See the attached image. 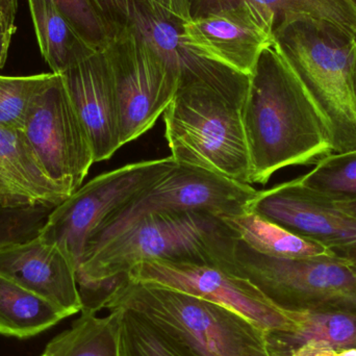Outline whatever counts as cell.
Instances as JSON below:
<instances>
[{
	"label": "cell",
	"instance_id": "obj_1",
	"mask_svg": "<svg viewBox=\"0 0 356 356\" xmlns=\"http://www.w3.org/2000/svg\"><path fill=\"white\" fill-rule=\"evenodd\" d=\"M249 184L288 167L315 166L334 154L330 127L275 42L250 76L243 111Z\"/></svg>",
	"mask_w": 356,
	"mask_h": 356
},
{
	"label": "cell",
	"instance_id": "obj_2",
	"mask_svg": "<svg viewBox=\"0 0 356 356\" xmlns=\"http://www.w3.org/2000/svg\"><path fill=\"white\" fill-rule=\"evenodd\" d=\"M238 234L223 216L201 209L146 213L83 254L77 280L83 307L148 259L216 266L227 270Z\"/></svg>",
	"mask_w": 356,
	"mask_h": 356
},
{
	"label": "cell",
	"instance_id": "obj_3",
	"mask_svg": "<svg viewBox=\"0 0 356 356\" xmlns=\"http://www.w3.org/2000/svg\"><path fill=\"white\" fill-rule=\"evenodd\" d=\"M250 77L223 65L178 81L164 115L171 158L249 184L243 111Z\"/></svg>",
	"mask_w": 356,
	"mask_h": 356
},
{
	"label": "cell",
	"instance_id": "obj_4",
	"mask_svg": "<svg viewBox=\"0 0 356 356\" xmlns=\"http://www.w3.org/2000/svg\"><path fill=\"white\" fill-rule=\"evenodd\" d=\"M89 309L129 312L179 356H273L269 332L254 322L160 284L122 278Z\"/></svg>",
	"mask_w": 356,
	"mask_h": 356
},
{
	"label": "cell",
	"instance_id": "obj_5",
	"mask_svg": "<svg viewBox=\"0 0 356 356\" xmlns=\"http://www.w3.org/2000/svg\"><path fill=\"white\" fill-rule=\"evenodd\" d=\"M275 43L323 115L334 154L356 150V41L307 23L290 25Z\"/></svg>",
	"mask_w": 356,
	"mask_h": 356
},
{
	"label": "cell",
	"instance_id": "obj_6",
	"mask_svg": "<svg viewBox=\"0 0 356 356\" xmlns=\"http://www.w3.org/2000/svg\"><path fill=\"white\" fill-rule=\"evenodd\" d=\"M228 271L247 278L288 309H356V266L334 254L280 259L253 250L236 238Z\"/></svg>",
	"mask_w": 356,
	"mask_h": 356
},
{
	"label": "cell",
	"instance_id": "obj_7",
	"mask_svg": "<svg viewBox=\"0 0 356 356\" xmlns=\"http://www.w3.org/2000/svg\"><path fill=\"white\" fill-rule=\"evenodd\" d=\"M171 156L125 165L98 175L52 209L39 236L62 249L79 267L90 236L117 209L166 177Z\"/></svg>",
	"mask_w": 356,
	"mask_h": 356
},
{
	"label": "cell",
	"instance_id": "obj_8",
	"mask_svg": "<svg viewBox=\"0 0 356 356\" xmlns=\"http://www.w3.org/2000/svg\"><path fill=\"white\" fill-rule=\"evenodd\" d=\"M257 193L251 184L177 163L166 177L106 218L90 236L83 254L120 234L146 213L169 209H201L232 217L247 213Z\"/></svg>",
	"mask_w": 356,
	"mask_h": 356
},
{
	"label": "cell",
	"instance_id": "obj_9",
	"mask_svg": "<svg viewBox=\"0 0 356 356\" xmlns=\"http://www.w3.org/2000/svg\"><path fill=\"white\" fill-rule=\"evenodd\" d=\"M102 46L120 110L122 146L147 133L177 91V75L133 33L106 27Z\"/></svg>",
	"mask_w": 356,
	"mask_h": 356
},
{
	"label": "cell",
	"instance_id": "obj_10",
	"mask_svg": "<svg viewBox=\"0 0 356 356\" xmlns=\"http://www.w3.org/2000/svg\"><path fill=\"white\" fill-rule=\"evenodd\" d=\"M127 277L211 301L244 316L270 334L291 337L298 330L296 309L277 305L250 280L223 268L148 259L135 266Z\"/></svg>",
	"mask_w": 356,
	"mask_h": 356
},
{
	"label": "cell",
	"instance_id": "obj_11",
	"mask_svg": "<svg viewBox=\"0 0 356 356\" xmlns=\"http://www.w3.org/2000/svg\"><path fill=\"white\" fill-rule=\"evenodd\" d=\"M22 131L45 175L69 195L79 190L95 159L60 74L37 96Z\"/></svg>",
	"mask_w": 356,
	"mask_h": 356
},
{
	"label": "cell",
	"instance_id": "obj_12",
	"mask_svg": "<svg viewBox=\"0 0 356 356\" xmlns=\"http://www.w3.org/2000/svg\"><path fill=\"white\" fill-rule=\"evenodd\" d=\"M248 211L319 243L356 266V218L334 201L305 188L298 177L257 191Z\"/></svg>",
	"mask_w": 356,
	"mask_h": 356
},
{
	"label": "cell",
	"instance_id": "obj_13",
	"mask_svg": "<svg viewBox=\"0 0 356 356\" xmlns=\"http://www.w3.org/2000/svg\"><path fill=\"white\" fill-rule=\"evenodd\" d=\"M275 20L250 3L192 18L181 25L184 43L201 58L250 77L275 42Z\"/></svg>",
	"mask_w": 356,
	"mask_h": 356
},
{
	"label": "cell",
	"instance_id": "obj_14",
	"mask_svg": "<svg viewBox=\"0 0 356 356\" xmlns=\"http://www.w3.org/2000/svg\"><path fill=\"white\" fill-rule=\"evenodd\" d=\"M60 76L89 134L95 163L112 158L122 147L120 110L102 48H87Z\"/></svg>",
	"mask_w": 356,
	"mask_h": 356
},
{
	"label": "cell",
	"instance_id": "obj_15",
	"mask_svg": "<svg viewBox=\"0 0 356 356\" xmlns=\"http://www.w3.org/2000/svg\"><path fill=\"white\" fill-rule=\"evenodd\" d=\"M0 274L45 299L67 317L83 311L74 263L39 234L0 248Z\"/></svg>",
	"mask_w": 356,
	"mask_h": 356
},
{
	"label": "cell",
	"instance_id": "obj_16",
	"mask_svg": "<svg viewBox=\"0 0 356 356\" xmlns=\"http://www.w3.org/2000/svg\"><path fill=\"white\" fill-rule=\"evenodd\" d=\"M192 18L250 3L270 13L275 35L290 25L307 23L339 33H349L356 25V0H190Z\"/></svg>",
	"mask_w": 356,
	"mask_h": 356
},
{
	"label": "cell",
	"instance_id": "obj_17",
	"mask_svg": "<svg viewBox=\"0 0 356 356\" xmlns=\"http://www.w3.org/2000/svg\"><path fill=\"white\" fill-rule=\"evenodd\" d=\"M0 181L18 198L58 207L70 195L44 172L22 131L0 125Z\"/></svg>",
	"mask_w": 356,
	"mask_h": 356
},
{
	"label": "cell",
	"instance_id": "obj_18",
	"mask_svg": "<svg viewBox=\"0 0 356 356\" xmlns=\"http://www.w3.org/2000/svg\"><path fill=\"white\" fill-rule=\"evenodd\" d=\"M94 309H83L68 330L46 345L48 356H122L120 309L98 315Z\"/></svg>",
	"mask_w": 356,
	"mask_h": 356
},
{
	"label": "cell",
	"instance_id": "obj_19",
	"mask_svg": "<svg viewBox=\"0 0 356 356\" xmlns=\"http://www.w3.org/2000/svg\"><path fill=\"white\" fill-rule=\"evenodd\" d=\"M66 318L45 299L0 274V334L31 338Z\"/></svg>",
	"mask_w": 356,
	"mask_h": 356
},
{
	"label": "cell",
	"instance_id": "obj_20",
	"mask_svg": "<svg viewBox=\"0 0 356 356\" xmlns=\"http://www.w3.org/2000/svg\"><path fill=\"white\" fill-rule=\"evenodd\" d=\"M238 238L261 254L280 259H311L334 253L253 211L225 217Z\"/></svg>",
	"mask_w": 356,
	"mask_h": 356
},
{
	"label": "cell",
	"instance_id": "obj_21",
	"mask_svg": "<svg viewBox=\"0 0 356 356\" xmlns=\"http://www.w3.org/2000/svg\"><path fill=\"white\" fill-rule=\"evenodd\" d=\"M29 6L40 51L54 74H62L79 54L94 46L79 35L52 0H29Z\"/></svg>",
	"mask_w": 356,
	"mask_h": 356
},
{
	"label": "cell",
	"instance_id": "obj_22",
	"mask_svg": "<svg viewBox=\"0 0 356 356\" xmlns=\"http://www.w3.org/2000/svg\"><path fill=\"white\" fill-rule=\"evenodd\" d=\"M349 312L296 309L298 330L289 338L300 344L316 341L339 348H356V314Z\"/></svg>",
	"mask_w": 356,
	"mask_h": 356
},
{
	"label": "cell",
	"instance_id": "obj_23",
	"mask_svg": "<svg viewBox=\"0 0 356 356\" xmlns=\"http://www.w3.org/2000/svg\"><path fill=\"white\" fill-rule=\"evenodd\" d=\"M298 179L330 200H356V150L326 156Z\"/></svg>",
	"mask_w": 356,
	"mask_h": 356
},
{
	"label": "cell",
	"instance_id": "obj_24",
	"mask_svg": "<svg viewBox=\"0 0 356 356\" xmlns=\"http://www.w3.org/2000/svg\"><path fill=\"white\" fill-rule=\"evenodd\" d=\"M54 77L52 72L29 76L0 75V125L22 131L33 102Z\"/></svg>",
	"mask_w": 356,
	"mask_h": 356
},
{
	"label": "cell",
	"instance_id": "obj_25",
	"mask_svg": "<svg viewBox=\"0 0 356 356\" xmlns=\"http://www.w3.org/2000/svg\"><path fill=\"white\" fill-rule=\"evenodd\" d=\"M54 207L0 196V248L37 236Z\"/></svg>",
	"mask_w": 356,
	"mask_h": 356
},
{
	"label": "cell",
	"instance_id": "obj_26",
	"mask_svg": "<svg viewBox=\"0 0 356 356\" xmlns=\"http://www.w3.org/2000/svg\"><path fill=\"white\" fill-rule=\"evenodd\" d=\"M120 311L122 356H179L139 318Z\"/></svg>",
	"mask_w": 356,
	"mask_h": 356
},
{
	"label": "cell",
	"instance_id": "obj_27",
	"mask_svg": "<svg viewBox=\"0 0 356 356\" xmlns=\"http://www.w3.org/2000/svg\"><path fill=\"white\" fill-rule=\"evenodd\" d=\"M52 1L86 41L97 47L104 45L108 38V33L90 0Z\"/></svg>",
	"mask_w": 356,
	"mask_h": 356
},
{
	"label": "cell",
	"instance_id": "obj_28",
	"mask_svg": "<svg viewBox=\"0 0 356 356\" xmlns=\"http://www.w3.org/2000/svg\"><path fill=\"white\" fill-rule=\"evenodd\" d=\"M271 347L276 353L282 356H356L355 347L339 348L316 341L301 343L298 347L291 348L290 350H286L272 342Z\"/></svg>",
	"mask_w": 356,
	"mask_h": 356
},
{
	"label": "cell",
	"instance_id": "obj_29",
	"mask_svg": "<svg viewBox=\"0 0 356 356\" xmlns=\"http://www.w3.org/2000/svg\"><path fill=\"white\" fill-rule=\"evenodd\" d=\"M180 24L192 19L190 0H148Z\"/></svg>",
	"mask_w": 356,
	"mask_h": 356
},
{
	"label": "cell",
	"instance_id": "obj_30",
	"mask_svg": "<svg viewBox=\"0 0 356 356\" xmlns=\"http://www.w3.org/2000/svg\"><path fill=\"white\" fill-rule=\"evenodd\" d=\"M14 33L15 31L10 29L0 10V70L3 68L8 60V49Z\"/></svg>",
	"mask_w": 356,
	"mask_h": 356
},
{
	"label": "cell",
	"instance_id": "obj_31",
	"mask_svg": "<svg viewBox=\"0 0 356 356\" xmlns=\"http://www.w3.org/2000/svg\"><path fill=\"white\" fill-rule=\"evenodd\" d=\"M17 8H18V0H0V10H1L8 26L15 33L17 31V26L15 24Z\"/></svg>",
	"mask_w": 356,
	"mask_h": 356
},
{
	"label": "cell",
	"instance_id": "obj_32",
	"mask_svg": "<svg viewBox=\"0 0 356 356\" xmlns=\"http://www.w3.org/2000/svg\"><path fill=\"white\" fill-rule=\"evenodd\" d=\"M334 202H336V201H334ZM336 203L343 211L356 218V200L340 201V202Z\"/></svg>",
	"mask_w": 356,
	"mask_h": 356
},
{
	"label": "cell",
	"instance_id": "obj_33",
	"mask_svg": "<svg viewBox=\"0 0 356 356\" xmlns=\"http://www.w3.org/2000/svg\"><path fill=\"white\" fill-rule=\"evenodd\" d=\"M0 196L1 197H8V198L17 199V200L22 201V202H26V201H23L22 199L18 198V197L15 196L8 188H6V184L3 182L0 181ZM29 203V202H26Z\"/></svg>",
	"mask_w": 356,
	"mask_h": 356
},
{
	"label": "cell",
	"instance_id": "obj_34",
	"mask_svg": "<svg viewBox=\"0 0 356 356\" xmlns=\"http://www.w3.org/2000/svg\"><path fill=\"white\" fill-rule=\"evenodd\" d=\"M271 349H272V347H271ZM272 353H273V356H282V355H278V353H276L275 351L273 350V349H272Z\"/></svg>",
	"mask_w": 356,
	"mask_h": 356
},
{
	"label": "cell",
	"instance_id": "obj_35",
	"mask_svg": "<svg viewBox=\"0 0 356 356\" xmlns=\"http://www.w3.org/2000/svg\"><path fill=\"white\" fill-rule=\"evenodd\" d=\"M41 356H48V355H46L45 353H43V355H42Z\"/></svg>",
	"mask_w": 356,
	"mask_h": 356
}]
</instances>
